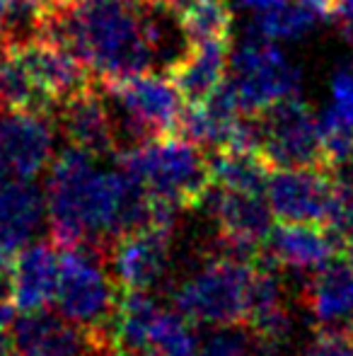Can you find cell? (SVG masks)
Instances as JSON below:
<instances>
[{
  "mask_svg": "<svg viewBox=\"0 0 353 356\" xmlns=\"http://www.w3.org/2000/svg\"><path fill=\"white\" fill-rule=\"evenodd\" d=\"M42 39L73 51L94 80L155 71L141 0H76L58 5Z\"/></svg>",
  "mask_w": 353,
  "mask_h": 356,
  "instance_id": "obj_1",
  "label": "cell"
},
{
  "mask_svg": "<svg viewBox=\"0 0 353 356\" xmlns=\"http://www.w3.org/2000/svg\"><path fill=\"white\" fill-rule=\"evenodd\" d=\"M109 245L78 243L58 248L56 308L112 352V325L121 289L107 262ZM114 356V352H112Z\"/></svg>",
  "mask_w": 353,
  "mask_h": 356,
  "instance_id": "obj_2",
  "label": "cell"
},
{
  "mask_svg": "<svg viewBox=\"0 0 353 356\" xmlns=\"http://www.w3.org/2000/svg\"><path fill=\"white\" fill-rule=\"evenodd\" d=\"M119 168L136 177L148 192L172 207L196 209L211 189V170L203 148L187 138L157 136L114 155Z\"/></svg>",
  "mask_w": 353,
  "mask_h": 356,
  "instance_id": "obj_3",
  "label": "cell"
},
{
  "mask_svg": "<svg viewBox=\"0 0 353 356\" xmlns=\"http://www.w3.org/2000/svg\"><path fill=\"white\" fill-rule=\"evenodd\" d=\"M252 269L255 262L208 248L203 262L172 291L175 310L191 325L218 327L242 323Z\"/></svg>",
  "mask_w": 353,
  "mask_h": 356,
  "instance_id": "obj_4",
  "label": "cell"
},
{
  "mask_svg": "<svg viewBox=\"0 0 353 356\" xmlns=\"http://www.w3.org/2000/svg\"><path fill=\"white\" fill-rule=\"evenodd\" d=\"M227 83L245 114H261L281 99L300 97L302 71L273 42L247 34L230 54Z\"/></svg>",
  "mask_w": 353,
  "mask_h": 356,
  "instance_id": "obj_5",
  "label": "cell"
},
{
  "mask_svg": "<svg viewBox=\"0 0 353 356\" xmlns=\"http://www.w3.org/2000/svg\"><path fill=\"white\" fill-rule=\"evenodd\" d=\"M259 117L261 129H264L261 155L273 170L325 168L320 124L300 97L281 99L264 109Z\"/></svg>",
  "mask_w": 353,
  "mask_h": 356,
  "instance_id": "obj_6",
  "label": "cell"
},
{
  "mask_svg": "<svg viewBox=\"0 0 353 356\" xmlns=\"http://www.w3.org/2000/svg\"><path fill=\"white\" fill-rule=\"evenodd\" d=\"M172 233L167 225H146L109 243L107 262L121 291L150 293L165 282L172 262Z\"/></svg>",
  "mask_w": 353,
  "mask_h": 356,
  "instance_id": "obj_7",
  "label": "cell"
},
{
  "mask_svg": "<svg viewBox=\"0 0 353 356\" xmlns=\"http://www.w3.org/2000/svg\"><path fill=\"white\" fill-rule=\"evenodd\" d=\"M51 114L10 109L0 112V182L34 179L51 165Z\"/></svg>",
  "mask_w": 353,
  "mask_h": 356,
  "instance_id": "obj_8",
  "label": "cell"
},
{
  "mask_svg": "<svg viewBox=\"0 0 353 356\" xmlns=\"http://www.w3.org/2000/svg\"><path fill=\"white\" fill-rule=\"evenodd\" d=\"M334 179L325 168H276L266 182V202L281 223H325Z\"/></svg>",
  "mask_w": 353,
  "mask_h": 356,
  "instance_id": "obj_9",
  "label": "cell"
},
{
  "mask_svg": "<svg viewBox=\"0 0 353 356\" xmlns=\"http://www.w3.org/2000/svg\"><path fill=\"white\" fill-rule=\"evenodd\" d=\"M17 356H112L97 337L46 308L27 310L12 323Z\"/></svg>",
  "mask_w": 353,
  "mask_h": 356,
  "instance_id": "obj_10",
  "label": "cell"
},
{
  "mask_svg": "<svg viewBox=\"0 0 353 356\" xmlns=\"http://www.w3.org/2000/svg\"><path fill=\"white\" fill-rule=\"evenodd\" d=\"M10 51L22 63V68L37 85L39 92L53 104V112L58 104L80 95L83 90H87L94 83L85 63L56 42L34 39V42L10 47Z\"/></svg>",
  "mask_w": 353,
  "mask_h": 356,
  "instance_id": "obj_11",
  "label": "cell"
},
{
  "mask_svg": "<svg viewBox=\"0 0 353 356\" xmlns=\"http://www.w3.org/2000/svg\"><path fill=\"white\" fill-rule=\"evenodd\" d=\"M53 119L66 136L68 145L85 150L92 158L117 155L114 124L97 83H92L80 95L58 104Z\"/></svg>",
  "mask_w": 353,
  "mask_h": 356,
  "instance_id": "obj_12",
  "label": "cell"
},
{
  "mask_svg": "<svg viewBox=\"0 0 353 356\" xmlns=\"http://www.w3.org/2000/svg\"><path fill=\"white\" fill-rule=\"evenodd\" d=\"M266 254L281 269L298 274H315L339 252L332 235L320 223H281L271 228L266 243Z\"/></svg>",
  "mask_w": 353,
  "mask_h": 356,
  "instance_id": "obj_13",
  "label": "cell"
},
{
  "mask_svg": "<svg viewBox=\"0 0 353 356\" xmlns=\"http://www.w3.org/2000/svg\"><path fill=\"white\" fill-rule=\"evenodd\" d=\"M46 216V197L32 179L0 182V252L17 254L32 243Z\"/></svg>",
  "mask_w": 353,
  "mask_h": 356,
  "instance_id": "obj_14",
  "label": "cell"
},
{
  "mask_svg": "<svg viewBox=\"0 0 353 356\" xmlns=\"http://www.w3.org/2000/svg\"><path fill=\"white\" fill-rule=\"evenodd\" d=\"M302 303L325 327L353 325V264L344 254L307 277Z\"/></svg>",
  "mask_w": 353,
  "mask_h": 356,
  "instance_id": "obj_15",
  "label": "cell"
},
{
  "mask_svg": "<svg viewBox=\"0 0 353 356\" xmlns=\"http://www.w3.org/2000/svg\"><path fill=\"white\" fill-rule=\"evenodd\" d=\"M58 286V248L42 240L22 248L15 257V308L27 313L51 305Z\"/></svg>",
  "mask_w": 353,
  "mask_h": 356,
  "instance_id": "obj_16",
  "label": "cell"
},
{
  "mask_svg": "<svg viewBox=\"0 0 353 356\" xmlns=\"http://www.w3.org/2000/svg\"><path fill=\"white\" fill-rule=\"evenodd\" d=\"M227 49H230L227 39L193 44L187 56L175 68H170L167 75L175 80L184 102H203L216 92L218 85L227 78V63H230Z\"/></svg>",
  "mask_w": 353,
  "mask_h": 356,
  "instance_id": "obj_17",
  "label": "cell"
},
{
  "mask_svg": "<svg viewBox=\"0 0 353 356\" xmlns=\"http://www.w3.org/2000/svg\"><path fill=\"white\" fill-rule=\"evenodd\" d=\"M211 170V182L223 189H235V192H255L264 194L271 165L257 150H237L223 148L213 150L208 158Z\"/></svg>",
  "mask_w": 353,
  "mask_h": 356,
  "instance_id": "obj_18",
  "label": "cell"
},
{
  "mask_svg": "<svg viewBox=\"0 0 353 356\" xmlns=\"http://www.w3.org/2000/svg\"><path fill=\"white\" fill-rule=\"evenodd\" d=\"M322 19L325 17L305 0H288L281 8L255 15L247 34L268 39V42H291V39H300L310 34Z\"/></svg>",
  "mask_w": 353,
  "mask_h": 356,
  "instance_id": "obj_19",
  "label": "cell"
},
{
  "mask_svg": "<svg viewBox=\"0 0 353 356\" xmlns=\"http://www.w3.org/2000/svg\"><path fill=\"white\" fill-rule=\"evenodd\" d=\"M179 17L191 44L230 39L232 8L227 0H193Z\"/></svg>",
  "mask_w": 353,
  "mask_h": 356,
  "instance_id": "obj_20",
  "label": "cell"
},
{
  "mask_svg": "<svg viewBox=\"0 0 353 356\" xmlns=\"http://www.w3.org/2000/svg\"><path fill=\"white\" fill-rule=\"evenodd\" d=\"M196 334L191 323L179 310L160 308L150 327V352L157 356H193L196 354Z\"/></svg>",
  "mask_w": 353,
  "mask_h": 356,
  "instance_id": "obj_21",
  "label": "cell"
},
{
  "mask_svg": "<svg viewBox=\"0 0 353 356\" xmlns=\"http://www.w3.org/2000/svg\"><path fill=\"white\" fill-rule=\"evenodd\" d=\"M193 356H257L255 337L245 323L218 325L196 344Z\"/></svg>",
  "mask_w": 353,
  "mask_h": 356,
  "instance_id": "obj_22",
  "label": "cell"
},
{
  "mask_svg": "<svg viewBox=\"0 0 353 356\" xmlns=\"http://www.w3.org/2000/svg\"><path fill=\"white\" fill-rule=\"evenodd\" d=\"M300 356H353V325L322 327L305 342Z\"/></svg>",
  "mask_w": 353,
  "mask_h": 356,
  "instance_id": "obj_23",
  "label": "cell"
},
{
  "mask_svg": "<svg viewBox=\"0 0 353 356\" xmlns=\"http://www.w3.org/2000/svg\"><path fill=\"white\" fill-rule=\"evenodd\" d=\"M329 107L353 124V68H341V71L334 73Z\"/></svg>",
  "mask_w": 353,
  "mask_h": 356,
  "instance_id": "obj_24",
  "label": "cell"
},
{
  "mask_svg": "<svg viewBox=\"0 0 353 356\" xmlns=\"http://www.w3.org/2000/svg\"><path fill=\"white\" fill-rule=\"evenodd\" d=\"M332 19H336L341 29L353 37V0H336L332 10Z\"/></svg>",
  "mask_w": 353,
  "mask_h": 356,
  "instance_id": "obj_25",
  "label": "cell"
},
{
  "mask_svg": "<svg viewBox=\"0 0 353 356\" xmlns=\"http://www.w3.org/2000/svg\"><path fill=\"white\" fill-rule=\"evenodd\" d=\"M283 3H288V0H235V8L245 10V13H252V15H261L273 8H281Z\"/></svg>",
  "mask_w": 353,
  "mask_h": 356,
  "instance_id": "obj_26",
  "label": "cell"
},
{
  "mask_svg": "<svg viewBox=\"0 0 353 356\" xmlns=\"http://www.w3.org/2000/svg\"><path fill=\"white\" fill-rule=\"evenodd\" d=\"M153 3H157V5H162V8H167V10H172V13H177V15H182L184 10L189 8V5L193 3V0H153Z\"/></svg>",
  "mask_w": 353,
  "mask_h": 356,
  "instance_id": "obj_27",
  "label": "cell"
},
{
  "mask_svg": "<svg viewBox=\"0 0 353 356\" xmlns=\"http://www.w3.org/2000/svg\"><path fill=\"white\" fill-rule=\"evenodd\" d=\"M5 13H8V0H0V32H3L5 24Z\"/></svg>",
  "mask_w": 353,
  "mask_h": 356,
  "instance_id": "obj_28",
  "label": "cell"
},
{
  "mask_svg": "<svg viewBox=\"0 0 353 356\" xmlns=\"http://www.w3.org/2000/svg\"><path fill=\"white\" fill-rule=\"evenodd\" d=\"M341 254H344V257L349 259V262L353 264V245H349V248H346V250H344V252H341Z\"/></svg>",
  "mask_w": 353,
  "mask_h": 356,
  "instance_id": "obj_29",
  "label": "cell"
},
{
  "mask_svg": "<svg viewBox=\"0 0 353 356\" xmlns=\"http://www.w3.org/2000/svg\"><path fill=\"white\" fill-rule=\"evenodd\" d=\"M3 56H5V44H3V39H0V71H3Z\"/></svg>",
  "mask_w": 353,
  "mask_h": 356,
  "instance_id": "obj_30",
  "label": "cell"
},
{
  "mask_svg": "<svg viewBox=\"0 0 353 356\" xmlns=\"http://www.w3.org/2000/svg\"><path fill=\"white\" fill-rule=\"evenodd\" d=\"M61 5H68V3H76V0H58Z\"/></svg>",
  "mask_w": 353,
  "mask_h": 356,
  "instance_id": "obj_31",
  "label": "cell"
},
{
  "mask_svg": "<svg viewBox=\"0 0 353 356\" xmlns=\"http://www.w3.org/2000/svg\"><path fill=\"white\" fill-rule=\"evenodd\" d=\"M351 68H353V66H351Z\"/></svg>",
  "mask_w": 353,
  "mask_h": 356,
  "instance_id": "obj_32",
  "label": "cell"
}]
</instances>
